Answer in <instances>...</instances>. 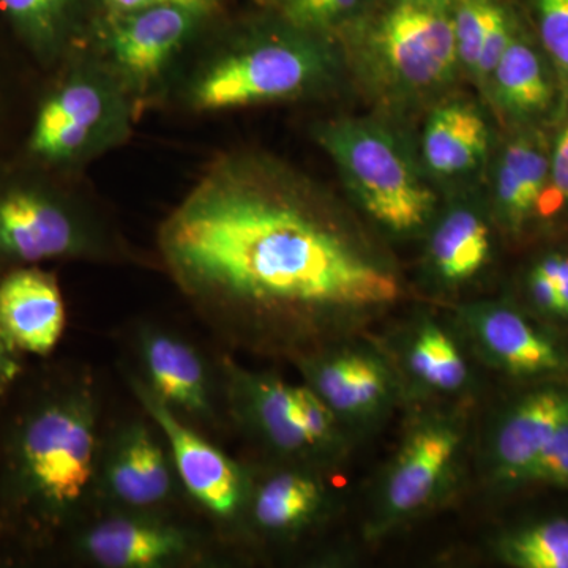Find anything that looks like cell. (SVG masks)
I'll return each instance as SVG.
<instances>
[{
	"instance_id": "d6986e66",
	"label": "cell",
	"mask_w": 568,
	"mask_h": 568,
	"mask_svg": "<svg viewBox=\"0 0 568 568\" xmlns=\"http://www.w3.org/2000/svg\"><path fill=\"white\" fill-rule=\"evenodd\" d=\"M298 368L338 418L375 413L390 394V376L372 355L353 351H315L297 358Z\"/></svg>"
},
{
	"instance_id": "d590c367",
	"label": "cell",
	"mask_w": 568,
	"mask_h": 568,
	"mask_svg": "<svg viewBox=\"0 0 568 568\" xmlns=\"http://www.w3.org/2000/svg\"><path fill=\"white\" fill-rule=\"evenodd\" d=\"M558 287L560 316L568 317V256L566 254H549L536 265Z\"/></svg>"
},
{
	"instance_id": "277c9868",
	"label": "cell",
	"mask_w": 568,
	"mask_h": 568,
	"mask_svg": "<svg viewBox=\"0 0 568 568\" xmlns=\"http://www.w3.org/2000/svg\"><path fill=\"white\" fill-rule=\"evenodd\" d=\"M343 29L358 71L390 97L436 91L459 63L454 0H372Z\"/></svg>"
},
{
	"instance_id": "e0dca14e",
	"label": "cell",
	"mask_w": 568,
	"mask_h": 568,
	"mask_svg": "<svg viewBox=\"0 0 568 568\" xmlns=\"http://www.w3.org/2000/svg\"><path fill=\"white\" fill-rule=\"evenodd\" d=\"M91 6L92 0H0V22L37 71L48 74L69 58Z\"/></svg>"
},
{
	"instance_id": "d4e9b609",
	"label": "cell",
	"mask_w": 568,
	"mask_h": 568,
	"mask_svg": "<svg viewBox=\"0 0 568 568\" xmlns=\"http://www.w3.org/2000/svg\"><path fill=\"white\" fill-rule=\"evenodd\" d=\"M407 362L420 383L440 392L459 390L469 376L457 343L435 324L418 328L407 351Z\"/></svg>"
},
{
	"instance_id": "83f0119b",
	"label": "cell",
	"mask_w": 568,
	"mask_h": 568,
	"mask_svg": "<svg viewBox=\"0 0 568 568\" xmlns=\"http://www.w3.org/2000/svg\"><path fill=\"white\" fill-rule=\"evenodd\" d=\"M372 0H276L284 21L317 33L345 28Z\"/></svg>"
},
{
	"instance_id": "ac0fdd59",
	"label": "cell",
	"mask_w": 568,
	"mask_h": 568,
	"mask_svg": "<svg viewBox=\"0 0 568 568\" xmlns=\"http://www.w3.org/2000/svg\"><path fill=\"white\" fill-rule=\"evenodd\" d=\"M568 425V387L538 388L523 396L500 422L493 444L497 478L519 481Z\"/></svg>"
},
{
	"instance_id": "4316f807",
	"label": "cell",
	"mask_w": 568,
	"mask_h": 568,
	"mask_svg": "<svg viewBox=\"0 0 568 568\" xmlns=\"http://www.w3.org/2000/svg\"><path fill=\"white\" fill-rule=\"evenodd\" d=\"M507 10L500 0H454L458 61L470 73L476 70L488 32Z\"/></svg>"
},
{
	"instance_id": "6da1fadb",
	"label": "cell",
	"mask_w": 568,
	"mask_h": 568,
	"mask_svg": "<svg viewBox=\"0 0 568 568\" xmlns=\"http://www.w3.org/2000/svg\"><path fill=\"white\" fill-rule=\"evenodd\" d=\"M164 271L224 342L305 354L339 310L390 304L399 284L297 194L233 160L215 164L159 231Z\"/></svg>"
},
{
	"instance_id": "484cf974",
	"label": "cell",
	"mask_w": 568,
	"mask_h": 568,
	"mask_svg": "<svg viewBox=\"0 0 568 568\" xmlns=\"http://www.w3.org/2000/svg\"><path fill=\"white\" fill-rule=\"evenodd\" d=\"M500 559L518 568H568V518H548L500 538Z\"/></svg>"
},
{
	"instance_id": "52a82bcc",
	"label": "cell",
	"mask_w": 568,
	"mask_h": 568,
	"mask_svg": "<svg viewBox=\"0 0 568 568\" xmlns=\"http://www.w3.org/2000/svg\"><path fill=\"white\" fill-rule=\"evenodd\" d=\"M213 59L197 74L190 103L197 111H227L294 99L327 78L331 55L315 33L287 22Z\"/></svg>"
},
{
	"instance_id": "9a60e30c",
	"label": "cell",
	"mask_w": 568,
	"mask_h": 568,
	"mask_svg": "<svg viewBox=\"0 0 568 568\" xmlns=\"http://www.w3.org/2000/svg\"><path fill=\"white\" fill-rule=\"evenodd\" d=\"M0 323L21 354L50 355L65 331V302L58 278L41 265L0 275Z\"/></svg>"
},
{
	"instance_id": "8fae6325",
	"label": "cell",
	"mask_w": 568,
	"mask_h": 568,
	"mask_svg": "<svg viewBox=\"0 0 568 568\" xmlns=\"http://www.w3.org/2000/svg\"><path fill=\"white\" fill-rule=\"evenodd\" d=\"M125 373L141 409L162 429L194 511L223 536L233 532L245 506L248 469L227 457L211 437L175 416L132 369L126 368Z\"/></svg>"
},
{
	"instance_id": "e575fe53",
	"label": "cell",
	"mask_w": 568,
	"mask_h": 568,
	"mask_svg": "<svg viewBox=\"0 0 568 568\" xmlns=\"http://www.w3.org/2000/svg\"><path fill=\"white\" fill-rule=\"evenodd\" d=\"M529 290L532 295L534 304L541 310V312L548 313V315L560 316V301L558 287L549 280L544 272L538 271L534 267L529 276Z\"/></svg>"
},
{
	"instance_id": "30bf717a",
	"label": "cell",
	"mask_w": 568,
	"mask_h": 568,
	"mask_svg": "<svg viewBox=\"0 0 568 568\" xmlns=\"http://www.w3.org/2000/svg\"><path fill=\"white\" fill-rule=\"evenodd\" d=\"M130 346L138 366L132 372L175 416L204 435L222 426L227 418L222 358L215 362L189 336L152 321L133 325Z\"/></svg>"
},
{
	"instance_id": "f546056e",
	"label": "cell",
	"mask_w": 568,
	"mask_h": 568,
	"mask_svg": "<svg viewBox=\"0 0 568 568\" xmlns=\"http://www.w3.org/2000/svg\"><path fill=\"white\" fill-rule=\"evenodd\" d=\"M14 61H28V58L22 54L0 22V159L10 155L3 151L6 142H9L13 151L17 148V142L11 141V123L14 121L20 95L17 88L18 78L14 77Z\"/></svg>"
},
{
	"instance_id": "cb8c5ba5",
	"label": "cell",
	"mask_w": 568,
	"mask_h": 568,
	"mask_svg": "<svg viewBox=\"0 0 568 568\" xmlns=\"http://www.w3.org/2000/svg\"><path fill=\"white\" fill-rule=\"evenodd\" d=\"M491 250L487 223L469 209H454L437 224L429 253L446 282L469 280L487 264Z\"/></svg>"
},
{
	"instance_id": "1f68e13d",
	"label": "cell",
	"mask_w": 568,
	"mask_h": 568,
	"mask_svg": "<svg viewBox=\"0 0 568 568\" xmlns=\"http://www.w3.org/2000/svg\"><path fill=\"white\" fill-rule=\"evenodd\" d=\"M519 481H532V484L568 485V425L560 429L559 435L549 443L544 454L537 462L523 474Z\"/></svg>"
},
{
	"instance_id": "7a4b0ae2",
	"label": "cell",
	"mask_w": 568,
	"mask_h": 568,
	"mask_svg": "<svg viewBox=\"0 0 568 568\" xmlns=\"http://www.w3.org/2000/svg\"><path fill=\"white\" fill-rule=\"evenodd\" d=\"M104 426L88 368L40 384L0 440V529L29 547L65 541L95 510Z\"/></svg>"
},
{
	"instance_id": "f1b7e54d",
	"label": "cell",
	"mask_w": 568,
	"mask_h": 568,
	"mask_svg": "<svg viewBox=\"0 0 568 568\" xmlns=\"http://www.w3.org/2000/svg\"><path fill=\"white\" fill-rule=\"evenodd\" d=\"M541 44L568 89V0H532Z\"/></svg>"
},
{
	"instance_id": "ba28073f",
	"label": "cell",
	"mask_w": 568,
	"mask_h": 568,
	"mask_svg": "<svg viewBox=\"0 0 568 568\" xmlns=\"http://www.w3.org/2000/svg\"><path fill=\"white\" fill-rule=\"evenodd\" d=\"M74 560L97 568H182L215 562V532L182 514L95 507L67 537Z\"/></svg>"
},
{
	"instance_id": "ffe728a7",
	"label": "cell",
	"mask_w": 568,
	"mask_h": 568,
	"mask_svg": "<svg viewBox=\"0 0 568 568\" xmlns=\"http://www.w3.org/2000/svg\"><path fill=\"white\" fill-rule=\"evenodd\" d=\"M469 325L489 361L510 375L537 377L566 369L564 351L510 306L478 305L469 312Z\"/></svg>"
},
{
	"instance_id": "9c48e42d",
	"label": "cell",
	"mask_w": 568,
	"mask_h": 568,
	"mask_svg": "<svg viewBox=\"0 0 568 568\" xmlns=\"http://www.w3.org/2000/svg\"><path fill=\"white\" fill-rule=\"evenodd\" d=\"M97 507L182 514L192 508L162 429L141 409L104 426Z\"/></svg>"
},
{
	"instance_id": "603a6c76",
	"label": "cell",
	"mask_w": 568,
	"mask_h": 568,
	"mask_svg": "<svg viewBox=\"0 0 568 568\" xmlns=\"http://www.w3.org/2000/svg\"><path fill=\"white\" fill-rule=\"evenodd\" d=\"M489 81L497 103L518 119L534 118L551 106L552 84L536 48L515 31Z\"/></svg>"
},
{
	"instance_id": "836d02e7",
	"label": "cell",
	"mask_w": 568,
	"mask_h": 568,
	"mask_svg": "<svg viewBox=\"0 0 568 568\" xmlns=\"http://www.w3.org/2000/svg\"><path fill=\"white\" fill-rule=\"evenodd\" d=\"M22 373L21 353L3 331L0 323V398L9 394Z\"/></svg>"
},
{
	"instance_id": "d6a6232c",
	"label": "cell",
	"mask_w": 568,
	"mask_h": 568,
	"mask_svg": "<svg viewBox=\"0 0 568 568\" xmlns=\"http://www.w3.org/2000/svg\"><path fill=\"white\" fill-rule=\"evenodd\" d=\"M103 14H121L129 11L152 9V7L183 6L192 9L213 11L219 9L220 0H99Z\"/></svg>"
},
{
	"instance_id": "2e32d148",
	"label": "cell",
	"mask_w": 568,
	"mask_h": 568,
	"mask_svg": "<svg viewBox=\"0 0 568 568\" xmlns=\"http://www.w3.org/2000/svg\"><path fill=\"white\" fill-rule=\"evenodd\" d=\"M324 504L323 484L310 466L282 463L257 477L248 470V491L235 529L245 526L264 537L294 536L315 521Z\"/></svg>"
},
{
	"instance_id": "3957f363",
	"label": "cell",
	"mask_w": 568,
	"mask_h": 568,
	"mask_svg": "<svg viewBox=\"0 0 568 568\" xmlns=\"http://www.w3.org/2000/svg\"><path fill=\"white\" fill-rule=\"evenodd\" d=\"M126 257L114 231L59 178L13 155L0 159V275L51 261Z\"/></svg>"
},
{
	"instance_id": "4fadbf2b",
	"label": "cell",
	"mask_w": 568,
	"mask_h": 568,
	"mask_svg": "<svg viewBox=\"0 0 568 568\" xmlns=\"http://www.w3.org/2000/svg\"><path fill=\"white\" fill-rule=\"evenodd\" d=\"M226 416L250 439L283 463L313 467L323 462L298 414L297 386L254 373L222 357Z\"/></svg>"
},
{
	"instance_id": "5bb4252c",
	"label": "cell",
	"mask_w": 568,
	"mask_h": 568,
	"mask_svg": "<svg viewBox=\"0 0 568 568\" xmlns=\"http://www.w3.org/2000/svg\"><path fill=\"white\" fill-rule=\"evenodd\" d=\"M459 447L462 433L446 422H429L410 433L384 484L383 511L388 521L413 517L439 495Z\"/></svg>"
},
{
	"instance_id": "7c38bea8",
	"label": "cell",
	"mask_w": 568,
	"mask_h": 568,
	"mask_svg": "<svg viewBox=\"0 0 568 568\" xmlns=\"http://www.w3.org/2000/svg\"><path fill=\"white\" fill-rule=\"evenodd\" d=\"M209 17L183 6L103 14L100 26L111 73L125 92L145 93Z\"/></svg>"
},
{
	"instance_id": "5b68a950",
	"label": "cell",
	"mask_w": 568,
	"mask_h": 568,
	"mask_svg": "<svg viewBox=\"0 0 568 568\" xmlns=\"http://www.w3.org/2000/svg\"><path fill=\"white\" fill-rule=\"evenodd\" d=\"M33 100L14 159L62 175L121 141L129 130L125 89L106 67L65 59Z\"/></svg>"
},
{
	"instance_id": "4dcf8cb0",
	"label": "cell",
	"mask_w": 568,
	"mask_h": 568,
	"mask_svg": "<svg viewBox=\"0 0 568 568\" xmlns=\"http://www.w3.org/2000/svg\"><path fill=\"white\" fill-rule=\"evenodd\" d=\"M568 204V119L556 138L555 148L549 153V175L547 186L538 200L537 212L551 215Z\"/></svg>"
},
{
	"instance_id": "8992f818",
	"label": "cell",
	"mask_w": 568,
	"mask_h": 568,
	"mask_svg": "<svg viewBox=\"0 0 568 568\" xmlns=\"http://www.w3.org/2000/svg\"><path fill=\"white\" fill-rule=\"evenodd\" d=\"M317 141L376 222L395 233L425 226L435 212V194L405 145L387 129L362 119H339L321 126Z\"/></svg>"
},
{
	"instance_id": "7402d4cb",
	"label": "cell",
	"mask_w": 568,
	"mask_h": 568,
	"mask_svg": "<svg viewBox=\"0 0 568 568\" xmlns=\"http://www.w3.org/2000/svg\"><path fill=\"white\" fill-rule=\"evenodd\" d=\"M548 175L549 153L540 136L521 134L507 145L497 166L496 204L510 230H521L537 212Z\"/></svg>"
},
{
	"instance_id": "44dd1931",
	"label": "cell",
	"mask_w": 568,
	"mask_h": 568,
	"mask_svg": "<svg viewBox=\"0 0 568 568\" xmlns=\"http://www.w3.org/2000/svg\"><path fill=\"white\" fill-rule=\"evenodd\" d=\"M422 151L426 166L437 175L469 173L487 155V123L469 104H444L426 122Z\"/></svg>"
}]
</instances>
